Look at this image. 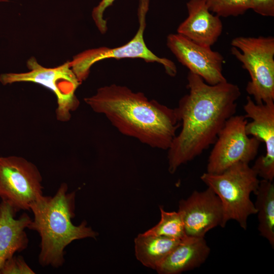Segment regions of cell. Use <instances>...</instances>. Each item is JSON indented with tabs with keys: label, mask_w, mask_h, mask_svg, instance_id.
Here are the masks:
<instances>
[{
	"label": "cell",
	"mask_w": 274,
	"mask_h": 274,
	"mask_svg": "<svg viewBox=\"0 0 274 274\" xmlns=\"http://www.w3.org/2000/svg\"><path fill=\"white\" fill-rule=\"evenodd\" d=\"M35 272L27 264L23 256L15 255L3 264L0 274H35Z\"/></svg>",
	"instance_id": "cell-20"
},
{
	"label": "cell",
	"mask_w": 274,
	"mask_h": 274,
	"mask_svg": "<svg viewBox=\"0 0 274 274\" xmlns=\"http://www.w3.org/2000/svg\"><path fill=\"white\" fill-rule=\"evenodd\" d=\"M231 45V54L249 73L247 92L257 104L274 100V38L238 37Z\"/></svg>",
	"instance_id": "cell-5"
},
{
	"label": "cell",
	"mask_w": 274,
	"mask_h": 274,
	"mask_svg": "<svg viewBox=\"0 0 274 274\" xmlns=\"http://www.w3.org/2000/svg\"><path fill=\"white\" fill-rule=\"evenodd\" d=\"M187 81L189 92L175 108L182 128L167 150L170 174L214 144L227 120L235 115L241 94L236 84L210 85L190 72Z\"/></svg>",
	"instance_id": "cell-1"
},
{
	"label": "cell",
	"mask_w": 274,
	"mask_h": 274,
	"mask_svg": "<svg viewBox=\"0 0 274 274\" xmlns=\"http://www.w3.org/2000/svg\"><path fill=\"white\" fill-rule=\"evenodd\" d=\"M84 101L121 134L153 148L167 150L181 126L175 109L124 86L100 87Z\"/></svg>",
	"instance_id": "cell-2"
},
{
	"label": "cell",
	"mask_w": 274,
	"mask_h": 274,
	"mask_svg": "<svg viewBox=\"0 0 274 274\" xmlns=\"http://www.w3.org/2000/svg\"><path fill=\"white\" fill-rule=\"evenodd\" d=\"M139 8L149 9V0H140Z\"/></svg>",
	"instance_id": "cell-23"
},
{
	"label": "cell",
	"mask_w": 274,
	"mask_h": 274,
	"mask_svg": "<svg viewBox=\"0 0 274 274\" xmlns=\"http://www.w3.org/2000/svg\"><path fill=\"white\" fill-rule=\"evenodd\" d=\"M254 203L258 215V229L274 248V184L273 181L262 179L254 193Z\"/></svg>",
	"instance_id": "cell-17"
},
{
	"label": "cell",
	"mask_w": 274,
	"mask_h": 274,
	"mask_svg": "<svg viewBox=\"0 0 274 274\" xmlns=\"http://www.w3.org/2000/svg\"><path fill=\"white\" fill-rule=\"evenodd\" d=\"M250 9L266 17L274 16V0H251Z\"/></svg>",
	"instance_id": "cell-22"
},
{
	"label": "cell",
	"mask_w": 274,
	"mask_h": 274,
	"mask_svg": "<svg viewBox=\"0 0 274 274\" xmlns=\"http://www.w3.org/2000/svg\"><path fill=\"white\" fill-rule=\"evenodd\" d=\"M16 211L7 202H0V270L8 259L25 250L29 239L25 229L32 219L26 213L16 219Z\"/></svg>",
	"instance_id": "cell-14"
},
{
	"label": "cell",
	"mask_w": 274,
	"mask_h": 274,
	"mask_svg": "<svg viewBox=\"0 0 274 274\" xmlns=\"http://www.w3.org/2000/svg\"><path fill=\"white\" fill-rule=\"evenodd\" d=\"M211 249L204 237L188 236L179 243L156 268L160 274H178L200 267Z\"/></svg>",
	"instance_id": "cell-15"
},
{
	"label": "cell",
	"mask_w": 274,
	"mask_h": 274,
	"mask_svg": "<svg viewBox=\"0 0 274 274\" xmlns=\"http://www.w3.org/2000/svg\"><path fill=\"white\" fill-rule=\"evenodd\" d=\"M245 116L251 119L245 129L248 135L263 142L266 153L256 159L252 167L258 177L273 181L274 178V100L256 103L250 96L244 106Z\"/></svg>",
	"instance_id": "cell-11"
},
{
	"label": "cell",
	"mask_w": 274,
	"mask_h": 274,
	"mask_svg": "<svg viewBox=\"0 0 274 274\" xmlns=\"http://www.w3.org/2000/svg\"><path fill=\"white\" fill-rule=\"evenodd\" d=\"M200 179L221 200L223 211L221 227H225L228 221L233 220L246 230L249 217L257 213L250 195L256 191L260 182L249 163H237L219 174L206 172Z\"/></svg>",
	"instance_id": "cell-4"
},
{
	"label": "cell",
	"mask_w": 274,
	"mask_h": 274,
	"mask_svg": "<svg viewBox=\"0 0 274 274\" xmlns=\"http://www.w3.org/2000/svg\"><path fill=\"white\" fill-rule=\"evenodd\" d=\"M161 218L154 227L144 233L148 234L163 236L182 241L187 235L183 221L180 212H166L160 207Z\"/></svg>",
	"instance_id": "cell-18"
},
{
	"label": "cell",
	"mask_w": 274,
	"mask_h": 274,
	"mask_svg": "<svg viewBox=\"0 0 274 274\" xmlns=\"http://www.w3.org/2000/svg\"><path fill=\"white\" fill-rule=\"evenodd\" d=\"M251 0H204L210 11L220 17L238 16L250 9Z\"/></svg>",
	"instance_id": "cell-19"
},
{
	"label": "cell",
	"mask_w": 274,
	"mask_h": 274,
	"mask_svg": "<svg viewBox=\"0 0 274 274\" xmlns=\"http://www.w3.org/2000/svg\"><path fill=\"white\" fill-rule=\"evenodd\" d=\"M166 45L181 64L207 83L216 85L227 81L222 73L224 58L219 52L178 33L167 36Z\"/></svg>",
	"instance_id": "cell-10"
},
{
	"label": "cell",
	"mask_w": 274,
	"mask_h": 274,
	"mask_svg": "<svg viewBox=\"0 0 274 274\" xmlns=\"http://www.w3.org/2000/svg\"><path fill=\"white\" fill-rule=\"evenodd\" d=\"M181 241L163 236L139 234L134 239L135 257L145 266L156 269Z\"/></svg>",
	"instance_id": "cell-16"
},
{
	"label": "cell",
	"mask_w": 274,
	"mask_h": 274,
	"mask_svg": "<svg viewBox=\"0 0 274 274\" xmlns=\"http://www.w3.org/2000/svg\"><path fill=\"white\" fill-rule=\"evenodd\" d=\"M42 177L37 167L18 156L0 157V197L17 213L30 210L43 196Z\"/></svg>",
	"instance_id": "cell-7"
},
{
	"label": "cell",
	"mask_w": 274,
	"mask_h": 274,
	"mask_svg": "<svg viewBox=\"0 0 274 274\" xmlns=\"http://www.w3.org/2000/svg\"><path fill=\"white\" fill-rule=\"evenodd\" d=\"M178 212L181 215L188 236L204 237L206 233L221 225L223 211L221 200L210 188L194 190L186 199H181Z\"/></svg>",
	"instance_id": "cell-12"
},
{
	"label": "cell",
	"mask_w": 274,
	"mask_h": 274,
	"mask_svg": "<svg viewBox=\"0 0 274 274\" xmlns=\"http://www.w3.org/2000/svg\"><path fill=\"white\" fill-rule=\"evenodd\" d=\"M245 116L229 118L219 132L209 155L207 172L219 174L238 162L249 163L258 152L260 142L246 133Z\"/></svg>",
	"instance_id": "cell-8"
},
{
	"label": "cell",
	"mask_w": 274,
	"mask_h": 274,
	"mask_svg": "<svg viewBox=\"0 0 274 274\" xmlns=\"http://www.w3.org/2000/svg\"><path fill=\"white\" fill-rule=\"evenodd\" d=\"M147 12L138 11L139 27L134 37L126 44L116 47H99L85 51L76 55L71 61V68L80 82L85 80L91 66L97 61L105 59L139 58L146 62H157L162 65L165 72L170 76L176 75V64L172 60L160 57L153 53L147 46L144 39Z\"/></svg>",
	"instance_id": "cell-9"
},
{
	"label": "cell",
	"mask_w": 274,
	"mask_h": 274,
	"mask_svg": "<svg viewBox=\"0 0 274 274\" xmlns=\"http://www.w3.org/2000/svg\"><path fill=\"white\" fill-rule=\"evenodd\" d=\"M1 1H1V0H0V2H1Z\"/></svg>",
	"instance_id": "cell-24"
},
{
	"label": "cell",
	"mask_w": 274,
	"mask_h": 274,
	"mask_svg": "<svg viewBox=\"0 0 274 274\" xmlns=\"http://www.w3.org/2000/svg\"><path fill=\"white\" fill-rule=\"evenodd\" d=\"M186 7L188 17L179 25L178 33L198 44L211 47L223 31L220 17L210 11L204 0H189Z\"/></svg>",
	"instance_id": "cell-13"
},
{
	"label": "cell",
	"mask_w": 274,
	"mask_h": 274,
	"mask_svg": "<svg viewBox=\"0 0 274 274\" xmlns=\"http://www.w3.org/2000/svg\"><path fill=\"white\" fill-rule=\"evenodd\" d=\"M29 72L9 73L0 75L3 85L16 82H29L40 84L49 89L55 95L57 101L56 117L60 121H67L71 113L79 105L75 91L81 84L73 71L70 62L53 68L45 67L39 64L34 57L27 62Z\"/></svg>",
	"instance_id": "cell-6"
},
{
	"label": "cell",
	"mask_w": 274,
	"mask_h": 274,
	"mask_svg": "<svg viewBox=\"0 0 274 274\" xmlns=\"http://www.w3.org/2000/svg\"><path fill=\"white\" fill-rule=\"evenodd\" d=\"M115 0H101L99 4L94 7L92 12V17L94 23L102 33L107 30V21L104 18V14L107 8L112 5Z\"/></svg>",
	"instance_id": "cell-21"
},
{
	"label": "cell",
	"mask_w": 274,
	"mask_h": 274,
	"mask_svg": "<svg viewBox=\"0 0 274 274\" xmlns=\"http://www.w3.org/2000/svg\"><path fill=\"white\" fill-rule=\"evenodd\" d=\"M67 191V185L62 183L54 196L44 195L30 207L33 219L28 229L37 231L41 237L38 261L44 267L62 266L64 249L69 244L75 240L97 236L85 221L77 226L73 223L76 193Z\"/></svg>",
	"instance_id": "cell-3"
}]
</instances>
